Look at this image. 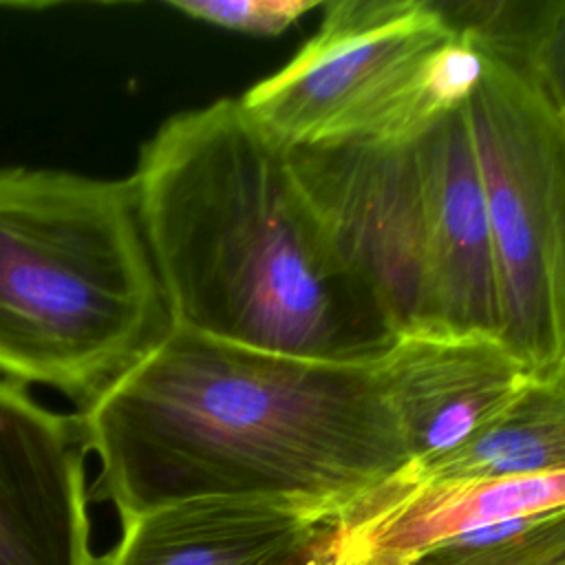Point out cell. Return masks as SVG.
<instances>
[{"label":"cell","instance_id":"obj_14","mask_svg":"<svg viewBox=\"0 0 565 565\" xmlns=\"http://www.w3.org/2000/svg\"><path fill=\"white\" fill-rule=\"evenodd\" d=\"M413 565H565V508L461 534Z\"/></svg>","mask_w":565,"mask_h":565},{"label":"cell","instance_id":"obj_12","mask_svg":"<svg viewBox=\"0 0 565 565\" xmlns=\"http://www.w3.org/2000/svg\"><path fill=\"white\" fill-rule=\"evenodd\" d=\"M565 472V358L530 375L508 406L459 448L408 466L397 483Z\"/></svg>","mask_w":565,"mask_h":565},{"label":"cell","instance_id":"obj_15","mask_svg":"<svg viewBox=\"0 0 565 565\" xmlns=\"http://www.w3.org/2000/svg\"><path fill=\"white\" fill-rule=\"evenodd\" d=\"M170 9L221 29L249 35H280L305 13L322 9L318 0H172Z\"/></svg>","mask_w":565,"mask_h":565},{"label":"cell","instance_id":"obj_7","mask_svg":"<svg viewBox=\"0 0 565 565\" xmlns=\"http://www.w3.org/2000/svg\"><path fill=\"white\" fill-rule=\"evenodd\" d=\"M77 415L0 375V565H99Z\"/></svg>","mask_w":565,"mask_h":565},{"label":"cell","instance_id":"obj_6","mask_svg":"<svg viewBox=\"0 0 565 565\" xmlns=\"http://www.w3.org/2000/svg\"><path fill=\"white\" fill-rule=\"evenodd\" d=\"M287 157L338 256L395 333L441 335L415 141L307 146Z\"/></svg>","mask_w":565,"mask_h":565},{"label":"cell","instance_id":"obj_5","mask_svg":"<svg viewBox=\"0 0 565 565\" xmlns=\"http://www.w3.org/2000/svg\"><path fill=\"white\" fill-rule=\"evenodd\" d=\"M322 11L313 38L238 97L282 148L408 141L439 119L426 68L455 31L433 0H333Z\"/></svg>","mask_w":565,"mask_h":565},{"label":"cell","instance_id":"obj_13","mask_svg":"<svg viewBox=\"0 0 565 565\" xmlns=\"http://www.w3.org/2000/svg\"><path fill=\"white\" fill-rule=\"evenodd\" d=\"M450 15L459 33L523 73L565 117V0H468Z\"/></svg>","mask_w":565,"mask_h":565},{"label":"cell","instance_id":"obj_16","mask_svg":"<svg viewBox=\"0 0 565 565\" xmlns=\"http://www.w3.org/2000/svg\"><path fill=\"white\" fill-rule=\"evenodd\" d=\"M563 119H565V117H563Z\"/></svg>","mask_w":565,"mask_h":565},{"label":"cell","instance_id":"obj_10","mask_svg":"<svg viewBox=\"0 0 565 565\" xmlns=\"http://www.w3.org/2000/svg\"><path fill=\"white\" fill-rule=\"evenodd\" d=\"M565 508V472L435 483L388 481L349 505L335 554L349 565H413L461 534Z\"/></svg>","mask_w":565,"mask_h":565},{"label":"cell","instance_id":"obj_2","mask_svg":"<svg viewBox=\"0 0 565 565\" xmlns=\"http://www.w3.org/2000/svg\"><path fill=\"white\" fill-rule=\"evenodd\" d=\"M130 177L177 324L344 364H377L399 340L238 97L163 119Z\"/></svg>","mask_w":565,"mask_h":565},{"label":"cell","instance_id":"obj_8","mask_svg":"<svg viewBox=\"0 0 565 565\" xmlns=\"http://www.w3.org/2000/svg\"><path fill=\"white\" fill-rule=\"evenodd\" d=\"M340 512L291 497H201L121 521L99 565H324Z\"/></svg>","mask_w":565,"mask_h":565},{"label":"cell","instance_id":"obj_9","mask_svg":"<svg viewBox=\"0 0 565 565\" xmlns=\"http://www.w3.org/2000/svg\"><path fill=\"white\" fill-rule=\"evenodd\" d=\"M413 141L441 331L499 340L494 249L466 106L441 115Z\"/></svg>","mask_w":565,"mask_h":565},{"label":"cell","instance_id":"obj_1","mask_svg":"<svg viewBox=\"0 0 565 565\" xmlns=\"http://www.w3.org/2000/svg\"><path fill=\"white\" fill-rule=\"evenodd\" d=\"M119 519L201 497H291L342 512L408 463L377 364L223 342L181 324L77 413Z\"/></svg>","mask_w":565,"mask_h":565},{"label":"cell","instance_id":"obj_11","mask_svg":"<svg viewBox=\"0 0 565 565\" xmlns=\"http://www.w3.org/2000/svg\"><path fill=\"white\" fill-rule=\"evenodd\" d=\"M380 371L411 455L408 466L459 448L532 375L497 338L446 333L399 338Z\"/></svg>","mask_w":565,"mask_h":565},{"label":"cell","instance_id":"obj_4","mask_svg":"<svg viewBox=\"0 0 565 565\" xmlns=\"http://www.w3.org/2000/svg\"><path fill=\"white\" fill-rule=\"evenodd\" d=\"M466 119L492 234L499 342L527 373H545L565 358V119L488 55Z\"/></svg>","mask_w":565,"mask_h":565},{"label":"cell","instance_id":"obj_3","mask_svg":"<svg viewBox=\"0 0 565 565\" xmlns=\"http://www.w3.org/2000/svg\"><path fill=\"white\" fill-rule=\"evenodd\" d=\"M132 177L0 168V375L79 406L174 329Z\"/></svg>","mask_w":565,"mask_h":565}]
</instances>
